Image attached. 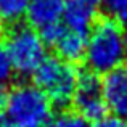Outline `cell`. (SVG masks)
<instances>
[{"mask_svg":"<svg viewBox=\"0 0 127 127\" xmlns=\"http://www.w3.org/2000/svg\"><path fill=\"white\" fill-rule=\"evenodd\" d=\"M124 28L111 16H101L95 21L87 35L85 64L96 74H105L126 61Z\"/></svg>","mask_w":127,"mask_h":127,"instance_id":"1","label":"cell"},{"mask_svg":"<svg viewBox=\"0 0 127 127\" xmlns=\"http://www.w3.org/2000/svg\"><path fill=\"white\" fill-rule=\"evenodd\" d=\"M2 111L15 127H47L53 118V103L34 82H24L6 90Z\"/></svg>","mask_w":127,"mask_h":127,"instance_id":"2","label":"cell"},{"mask_svg":"<svg viewBox=\"0 0 127 127\" xmlns=\"http://www.w3.org/2000/svg\"><path fill=\"white\" fill-rule=\"evenodd\" d=\"M31 77L32 82L47 93L53 106L66 109L72 105L79 77V71L72 63L64 61L60 56L47 55Z\"/></svg>","mask_w":127,"mask_h":127,"instance_id":"3","label":"cell"},{"mask_svg":"<svg viewBox=\"0 0 127 127\" xmlns=\"http://www.w3.org/2000/svg\"><path fill=\"white\" fill-rule=\"evenodd\" d=\"M5 47L10 53L16 74L32 76L47 58V43L40 32L29 24H15L8 31Z\"/></svg>","mask_w":127,"mask_h":127,"instance_id":"4","label":"cell"},{"mask_svg":"<svg viewBox=\"0 0 127 127\" xmlns=\"http://www.w3.org/2000/svg\"><path fill=\"white\" fill-rule=\"evenodd\" d=\"M71 106L74 111H77L90 122L108 114L109 111L105 103V98H103L100 74L90 71L89 68L84 71H79L77 87H76Z\"/></svg>","mask_w":127,"mask_h":127,"instance_id":"5","label":"cell"},{"mask_svg":"<svg viewBox=\"0 0 127 127\" xmlns=\"http://www.w3.org/2000/svg\"><path fill=\"white\" fill-rule=\"evenodd\" d=\"M103 98L111 114L127 121V64L105 72L101 77Z\"/></svg>","mask_w":127,"mask_h":127,"instance_id":"6","label":"cell"},{"mask_svg":"<svg viewBox=\"0 0 127 127\" xmlns=\"http://www.w3.org/2000/svg\"><path fill=\"white\" fill-rule=\"evenodd\" d=\"M96 19H98L96 3H92L89 0H66L61 21L68 29L89 34Z\"/></svg>","mask_w":127,"mask_h":127,"instance_id":"7","label":"cell"},{"mask_svg":"<svg viewBox=\"0 0 127 127\" xmlns=\"http://www.w3.org/2000/svg\"><path fill=\"white\" fill-rule=\"evenodd\" d=\"M66 0H31L26 11L28 24L37 31L50 24L60 23L63 18Z\"/></svg>","mask_w":127,"mask_h":127,"instance_id":"8","label":"cell"},{"mask_svg":"<svg viewBox=\"0 0 127 127\" xmlns=\"http://www.w3.org/2000/svg\"><path fill=\"white\" fill-rule=\"evenodd\" d=\"M87 35L85 32L72 31V29H64L61 37L55 43L53 50L56 52V56L68 63H76L82 61L85 58V50H87Z\"/></svg>","mask_w":127,"mask_h":127,"instance_id":"9","label":"cell"},{"mask_svg":"<svg viewBox=\"0 0 127 127\" xmlns=\"http://www.w3.org/2000/svg\"><path fill=\"white\" fill-rule=\"evenodd\" d=\"M31 0H0V16L3 23L18 24L26 18V11Z\"/></svg>","mask_w":127,"mask_h":127,"instance_id":"10","label":"cell"},{"mask_svg":"<svg viewBox=\"0 0 127 127\" xmlns=\"http://www.w3.org/2000/svg\"><path fill=\"white\" fill-rule=\"evenodd\" d=\"M47 127H90V121L74 109H63L50 119Z\"/></svg>","mask_w":127,"mask_h":127,"instance_id":"11","label":"cell"},{"mask_svg":"<svg viewBox=\"0 0 127 127\" xmlns=\"http://www.w3.org/2000/svg\"><path fill=\"white\" fill-rule=\"evenodd\" d=\"M16 74L13 61L10 58V53L6 50L5 43L0 42V87L8 85L13 81V76Z\"/></svg>","mask_w":127,"mask_h":127,"instance_id":"12","label":"cell"},{"mask_svg":"<svg viewBox=\"0 0 127 127\" xmlns=\"http://www.w3.org/2000/svg\"><path fill=\"white\" fill-rule=\"evenodd\" d=\"M101 3L111 18L127 26V0H103Z\"/></svg>","mask_w":127,"mask_h":127,"instance_id":"13","label":"cell"},{"mask_svg":"<svg viewBox=\"0 0 127 127\" xmlns=\"http://www.w3.org/2000/svg\"><path fill=\"white\" fill-rule=\"evenodd\" d=\"M90 127H127V121L111 114V113H108L103 118L90 122Z\"/></svg>","mask_w":127,"mask_h":127,"instance_id":"14","label":"cell"},{"mask_svg":"<svg viewBox=\"0 0 127 127\" xmlns=\"http://www.w3.org/2000/svg\"><path fill=\"white\" fill-rule=\"evenodd\" d=\"M5 96H6V90H5V87H0V109L3 108V103H5Z\"/></svg>","mask_w":127,"mask_h":127,"instance_id":"15","label":"cell"},{"mask_svg":"<svg viewBox=\"0 0 127 127\" xmlns=\"http://www.w3.org/2000/svg\"><path fill=\"white\" fill-rule=\"evenodd\" d=\"M0 127H15L11 122H8L5 118H0Z\"/></svg>","mask_w":127,"mask_h":127,"instance_id":"16","label":"cell"},{"mask_svg":"<svg viewBox=\"0 0 127 127\" xmlns=\"http://www.w3.org/2000/svg\"><path fill=\"white\" fill-rule=\"evenodd\" d=\"M124 45H126V58H127V26H124Z\"/></svg>","mask_w":127,"mask_h":127,"instance_id":"17","label":"cell"},{"mask_svg":"<svg viewBox=\"0 0 127 127\" xmlns=\"http://www.w3.org/2000/svg\"><path fill=\"white\" fill-rule=\"evenodd\" d=\"M89 2H92V3H96V5H100V3H101L103 0H89Z\"/></svg>","mask_w":127,"mask_h":127,"instance_id":"18","label":"cell"},{"mask_svg":"<svg viewBox=\"0 0 127 127\" xmlns=\"http://www.w3.org/2000/svg\"><path fill=\"white\" fill-rule=\"evenodd\" d=\"M2 23H3V21H2V16H0V26H2Z\"/></svg>","mask_w":127,"mask_h":127,"instance_id":"19","label":"cell"}]
</instances>
